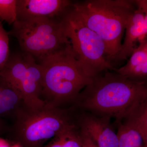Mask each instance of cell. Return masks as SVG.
I'll return each instance as SVG.
<instances>
[{"label": "cell", "mask_w": 147, "mask_h": 147, "mask_svg": "<svg viewBox=\"0 0 147 147\" xmlns=\"http://www.w3.org/2000/svg\"><path fill=\"white\" fill-rule=\"evenodd\" d=\"M147 98V83L129 80L110 71L92 79L71 107L122 121Z\"/></svg>", "instance_id": "cell-1"}, {"label": "cell", "mask_w": 147, "mask_h": 147, "mask_svg": "<svg viewBox=\"0 0 147 147\" xmlns=\"http://www.w3.org/2000/svg\"><path fill=\"white\" fill-rule=\"evenodd\" d=\"M72 6L84 24L103 40L106 58L114 67L127 22L137 8L135 1L86 0L73 2Z\"/></svg>", "instance_id": "cell-2"}, {"label": "cell", "mask_w": 147, "mask_h": 147, "mask_svg": "<svg viewBox=\"0 0 147 147\" xmlns=\"http://www.w3.org/2000/svg\"><path fill=\"white\" fill-rule=\"evenodd\" d=\"M39 63L43 69L41 99L55 107L71 106L92 79L76 59L71 43Z\"/></svg>", "instance_id": "cell-3"}, {"label": "cell", "mask_w": 147, "mask_h": 147, "mask_svg": "<svg viewBox=\"0 0 147 147\" xmlns=\"http://www.w3.org/2000/svg\"><path fill=\"white\" fill-rule=\"evenodd\" d=\"M75 110L46 103L35 109L24 105L14 116L9 132L20 147H42L48 140L76 124Z\"/></svg>", "instance_id": "cell-4"}, {"label": "cell", "mask_w": 147, "mask_h": 147, "mask_svg": "<svg viewBox=\"0 0 147 147\" xmlns=\"http://www.w3.org/2000/svg\"><path fill=\"white\" fill-rule=\"evenodd\" d=\"M61 22L75 57L89 76L93 78L106 71H115L106 58L104 41L84 24L72 6L62 17Z\"/></svg>", "instance_id": "cell-5"}, {"label": "cell", "mask_w": 147, "mask_h": 147, "mask_svg": "<svg viewBox=\"0 0 147 147\" xmlns=\"http://www.w3.org/2000/svg\"><path fill=\"white\" fill-rule=\"evenodd\" d=\"M62 17L17 20L9 33L17 40L22 52L40 63L71 43L64 32Z\"/></svg>", "instance_id": "cell-6"}, {"label": "cell", "mask_w": 147, "mask_h": 147, "mask_svg": "<svg viewBox=\"0 0 147 147\" xmlns=\"http://www.w3.org/2000/svg\"><path fill=\"white\" fill-rule=\"evenodd\" d=\"M0 76L20 93L25 106L35 109L45 105L41 97L43 69L32 55L24 52L10 55Z\"/></svg>", "instance_id": "cell-7"}, {"label": "cell", "mask_w": 147, "mask_h": 147, "mask_svg": "<svg viewBox=\"0 0 147 147\" xmlns=\"http://www.w3.org/2000/svg\"><path fill=\"white\" fill-rule=\"evenodd\" d=\"M75 109L76 125L98 147L118 146L117 134L110 123L111 118Z\"/></svg>", "instance_id": "cell-8"}, {"label": "cell", "mask_w": 147, "mask_h": 147, "mask_svg": "<svg viewBox=\"0 0 147 147\" xmlns=\"http://www.w3.org/2000/svg\"><path fill=\"white\" fill-rule=\"evenodd\" d=\"M72 3L68 0H17V20L61 18Z\"/></svg>", "instance_id": "cell-9"}, {"label": "cell", "mask_w": 147, "mask_h": 147, "mask_svg": "<svg viewBox=\"0 0 147 147\" xmlns=\"http://www.w3.org/2000/svg\"><path fill=\"white\" fill-rule=\"evenodd\" d=\"M135 2L137 8L129 19L125 28L124 39L115 63L121 62L129 57L135 47V42L142 39L144 10L138 0H135Z\"/></svg>", "instance_id": "cell-10"}, {"label": "cell", "mask_w": 147, "mask_h": 147, "mask_svg": "<svg viewBox=\"0 0 147 147\" xmlns=\"http://www.w3.org/2000/svg\"><path fill=\"white\" fill-rule=\"evenodd\" d=\"M24 105L20 93L0 76V119H13Z\"/></svg>", "instance_id": "cell-11"}, {"label": "cell", "mask_w": 147, "mask_h": 147, "mask_svg": "<svg viewBox=\"0 0 147 147\" xmlns=\"http://www.w3.org/2000/svg\"><path fill=\"white\" fill-rule=\"evenodd\" d=\"M117 125L118 147H145L141 134L134 126L125 121Z\"/></svg>", "instance_id": "cell-12"}, {"label": "cell", "mask_w": 147, "mask_h": 147, "mask_svg": "<svg viewBox=\"0 0 147 147\" xmlns=\"http://www.w3.org/2000/svg\"><path fill=\"white\" fill-rule=\"evenodd\" d=\"M42 147H82L80 130L76 124L57 135Z\"/></svg>", "instance_id": "cell-13"}, {"label": "cell", "mask_w": 147, "mask_h": 147, "mask_svg": "<svg viewBox=\"0 0 147 147\" xmlns=\"http://www.w3.org/2000/svg\"><path fill=\"white\" fill-rule=\"evenodd\" d=\"M144 101L134 108L122 121L128 123L137 129L143 138L145 147H147V105Z\"/></svg>", "instance_id": "cell-14"}, {"label": "cell", "mask_w": 147, "mask_h": 147, "mask_svg": "<svg viewBox=\"0 0 147 147\" xmlns=\"http://www.w3.org/2000/svg\"><path fill=\"white\" fill-rule=\"evenodd\" d=\"M0 20L9 25L17 21V0H0Z\"/></svg>", "instance_id": "cell-15"}, {"label": "cell", "mask_w": 147, "mask_h": 147, "mask_svg": "<svg viewBox=\"0 0 147 147\" xmlns=\"http://www.w3.org/2000/svg\"><path fill=\"white\" fill-rule=\"evenodd\" d=\"M2 21L0 20V72L4 67L10 55L9 33L7 32L4 28Z\"/></svg>", "instance_id": "cell-16"}, {"label": "cell", "mask_w": 147, "mask_h": 147, "mask_svg": "<svg viewBox=\"0 0 147 147\" xmlns=\"http://www.w3.org/2000/svg\"><path fill=\"white\" fill-rule=\"evenodd\" d=\"M122 76L134 82L147 83V57L139 65Z\"/></svg>", "instance_id": "cell-17"}, {"label": "cell", "mask_w": 147, "mask_h": 147, "mask_svg": "<svg viewBox=\"0 0 147 147\" xmlns=\"http://www.w3.org/2000/svg\"><path fill=\"white\" fill-rule=\"evenodd\" d=\"M80 130V129H79ZM80 131L82 147H99L94 141L83 131Z\"/></svg>", "instance_id": "cell-18"}, {"label": "cell", "mask_w": 147, "mask_h": 147, "mask_svg": "<svg viewBox=\"0 0 147 147\" xmlns=\"http://www.w3.org/2000/svg\"><path fill=\"white\" fill-rule=\"evenodd\" d=\"M9 128L3 120L0 119V135L9 131Z\"/></svg>", "instance_id": "cell-19"}, {"label": "cell", "mask_w": 147, "mask_h": 147, "mask_svg": "<svg viewBox=\"0 0 147 147\" xmlns=\"http://www.w3.org/2000/svg\"><path fill=\"white\" fill-rule=\"evenodd\" d=\"M145 102L146 103V104L147 105V98H146V100H145Z\"/></svg>", "instance_id": "cell-20"}]
</instances>
